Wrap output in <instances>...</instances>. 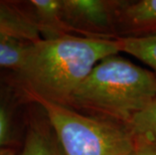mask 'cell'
I'll use <instances>...</instances> for the list:
<instances>
[{
  "label": "cell",
  "mask_w": 156,
  "mask_h": 155,
  "mask_svg": "<svg viewBox=\"0 0 156 155\" xmlns=\"http://www.w3.org/2000/svg\"><path fill=\"white\" fill-rule=\"evenodd\" d=\"M121 52L116 41L66 35L31 42L19 72L30 96L69 106L81 84L104 58Z\"/></svg>",
  "instance_id": "cell-1"
},
{
  "label": "cell",
  "mask_w": 156,
  "mask_h": 155,
  "mask_svg": "<svg viewBox=\"0 0 156 155\" xmlns=\"http://www.w3.org/2000/svg\"><path fill=\"white\" fill-rule=\"evenodd\" d=\"M156 99V76L118 55L102 60L77 89L69 107L124 126Z\"/></svg>",
  "instance_id": "cell-2"
},
{
  "label": "cell",
  "mask_w": 156,
  "mask_h": 155,
  "mask_svg": "<svg viewBox=\"0 0 156 155\" xmlns=\"http://www.w3.org/2000/svg\"><path fill=\"white\" fill-rule=\"evenodd\" d=\"M31 97L44 110L66 155H135V136L124 125Z\"/></svg>",
  "instance_id": "cell-3"
},
{
  "label": "cell",
  "mask_w": 156,
  "mask_h": 155,
  "mask_svg": "<svg viewBox=\"0 0 156 155\" xmlns=\"http://www.w3.org/2000/svg\"><path fill=\"white\" fill-rule=\"evenodd\" d=\"M125 0H62L68 23L75 34L116 41L120 38L119 17Z\"/></svg>",
  "instance_id": "cell-4"
},
{
  "label": "cell",
  "mask_w": 156,
  "mask_h": 155,
  "mask_svg": "<svg viewBox=\"0 0 156 155\" xmlns=\"http://www.w3.org/2000/svg\"><path fill=\"white\" fill-rule=\"evenodd\" d=\"M121 37L156 33V0L126 1L120 10Z\"/></svg>",
  "instance_id": "cell-5"
},
{
  "label": "cell",
  "mask_w": 156,
  "mask_h": 155,
  "mask_svg": "<svg viewBox=\"0 0 156 155\" xmlns=\"http://www.w3.org/2000/svg\"><path fill=\"white\" fill-rule=\"evenodd\" d=\"M28 3L42 38L77 35L66 19L62 0H32Z\"/></svg>",
  "instance_id": "cell-6"
},
{
  "label": "cell",
  "mask_w": 156,
  "mask_h": 155,
  "mask_svg": "<svg viewBox=\"0 0 156 155\" xmlns=\"http://www.w3.org/2000/svg\"><path fill=\"white\" fill-rule=\"evenodd\" d=\"M0 35L26 42L42 39L30 13L2 2H0Z\"/></svg>",
  "instance_id": "cell-7"
},
{
  "label": "cell",
  "mask_w": 156,
  "mask_h": 155,
  "mask_svg": "<svg viewBox=\"0 0 156 155\" xmlns=\"http://www.w3.org/2000/svg\"><path fill=\"white\" fill-rule=\"evenodd\" d=\"M20 155H66L48 124L31 125Z\"/></svg>",
  "instance_id": "cell-8"
},
{
  "label": "cell",
  "mask_w": 156,
  "mask_h": 155,
  "mask_svg": "<svg viewBox=\"0 0 156 155\" xmlns=\"http://www.w3.org/2000/svg\"><path fill=\"white\" fill-rule=\"evenodd\" d=\"M117 41L121 51L141 61L156 76V33L144 36H126L118 38Z\"/></svg>",
  "instance_id": "cell-9"
},
{
  "label": "cell",
  "mask_w": 156,
  "mask_h": 155,
  "mask_svg": "<svg viewBox=\"0 0 156 155\" xmlns=\"http://www.w3.org/2000/svg\"><path fill=\"white\" fill-rule=\"evenodd\" d=\"M30 44L0 35V67L20 72L27 58Z\"/></svg>",
  "instance_id": "cell-10"
},
{
  "label": "cell",
  "mask_w": 156,
  "mask_h": 155,
  "mask_svg": "<svg viewBox=\"0 0 156 155\" xmlns=\"http://www.w3.org/2000/svg\"><path fill=\"white\" fill-rule=\"evenodd\" d=\"M126 127L135 136L156 145V99L136 115Z\"/></svg>",
  "instance_id": "cell-11"
},
{
  "label": "cell",
  "mask_w": 156,
  "mask_h": 155,
  "mask_svg": "<svg viewBox=\"0 0 156 155\" xmlns=\"http://www.w3.org/2000/svg\"><path fill=\"white\" fill-rule=\"evenodd\" d=\"M135 140V155H156V145L137 136Z\"/></svg>",
  "instance_id": "cell-12"
},
{
  "label": "cell",
  "mask_w": 156,
  "mask_h": 155,
  "mask_svg": "<svg viewBox=\"0 0 156 155\" xmlns=\"http://www.w3.org/2000/svg\"><path fill=\"white\" fill-rule=\"evenodd\" d=\"M9 122L4 111L0 109V147L4 144L6 138L8 136Z\"/></svg>",
  "instance_id": "cell-13"
},
{
  "label": "cell",
  "mask_w": 156,
  "mask_h": 155,
  "mask_svg": "<svg viewBox=\"0 0 156 155\" xmlns=\"http://www.w3.org/2000/svg\"><path fill=\"white\" fill-rule=\"evenodd\" d=\"M0 155H16L12 148H0Z\"/></svg>",
  "instance_id": "cell-14"
}]
</instances>
